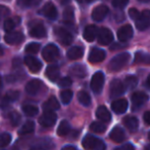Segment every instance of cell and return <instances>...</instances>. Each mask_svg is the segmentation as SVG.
I'll use <instances>...</instances> for the list:
<instances>
[{"label":"cell","mask_w":150,"mask_h":150,"mask_svg":"<svg viewBox=\"0 0 150 150\" xmlns=\"http://www.w3.org/2000/svg\"><path fill=\"white\" fill-rule=\"evenodd\" d=\"M129 59H131V56L127 52H122V54H117L116 57L112 59L110 61L108 65V68L110 71L112 72H115V71H119L122 68H125V66H127V63H129Z\"/></svg>","instance_id":"6da1fadb"},{"label":"cell","mask_w":150,"mask_h":150,"mask_svg":"<svg viewBox=\"0 0 150 150\" xmlns=\"http://www.w3.org/2000/svg\"><path fill=\"white\" fill-rule=\"evenodd\" d=\"M83 148L88 150H103L105 149V144L102 140L98 139L95 136L86 135L82 141Z\"/></svg>","instance_id":"7a4b0ae2"},{"label":"cell","mask_w":150,"mask_h":150,"mask_svg":"<svg viewBox=\"0 0 150 150\" xmlns=\"http://www.w3.org/2000/svg\"><path fill=\"white\" fill-rule=\"evenodd\" d=\"M42 57L46 62H54L60 57V50L54 44H48L42 50Z\"/></svg>","instance_id":"3957f363"},{"label":"cell","mask_w":150,"mask_h":150,"mask_svg":"<svg viewBox=\"0 0 150 150\" xmlns=\"http://www.w3.org/2000/svg\"><path fill=\"white\" fill-rule=\"evenodd\" d=\"M136 21V27L138 30H146L147 28L150 27V11L145 9L139 15V17L135 20Z\"/></svg>","instance_id":"277c9868"},{"label":"cell","mask_w":150,"mask_h":150,"mask_svg":"<svg viewBox=\"0 0 150 150\" xmlns=\"http://www.w3.org/2000/svg\"><path fill=\"white\" fill-rule=\"evenodd\" d=\"M104 81H105V77L102 72L95 73L92 78V81H91V88H92L93 92L96 93V94H100L103 90Z\"/></svg>","instance_id":"5b68a950"},{"label":"cell","mask_w":150,"mask_h":150,"mask_svg":"<svg viewBox=\"0 0 150 150\" xmlns=\"http://www.w3.org/2000/svg\"><path fill=\"white\" fill-rule=\"evenodd\" d=\"M57 121V115L52 110H45L44 113L39 117V123L43 127H50Z\"/></svg>","instance_id":"8992f818"},{"label":"cell","mask_w":150,"mask_h":150,"mask_svg":"<svg viewBox=\"0 0 150 150\" xmlns=\"http://www.w3.org/2000/svg\"><path fill=\"white\" fill-rule=\"evenodd\" d=\"M56 34L58 39L61 41V43L64 45H69L70 43H72L73 41V36L69 31H67L64 28H57L56 29Z\"/></svg>","instance_id":"52a82bcc"},{"label":"cell","mask_w":150,"mask_h":150,"mask_svg":"<svg viewBox=\"0 0 150 150\" xmlns=\"http://www.w3.org/2000/svg\"><path fill=\"white\" fill-rule=\"evenodd\" d=\"M113 40V34L107 28H102L98 31V41L102 45H107Z\"/></svg>","instance_id":"ba28073f"},{"label":"cell","mask_w":150,"mask_h":150,"mask_svg":"<svg viewBox=\"0 0 150 150\" xmlns=\"http://www.w3.org/2000/svg\"><path fill=\"white\" fill-rule=\"evenodd\" d=\"M125 92V84L119 79H114L110 83V97L111 98H116L120 96Z\"/></svg>","instance_id":"9c48e42d"},{"label":"cell","mask_w":150,"mask_h":150,"mask_svg":"<svg viewBox=\"0 0 150 150\" xmlns=\"http://www.w3.org/2000/svg\"><path fill=\"white\" fill-rule=\"evenodd\" d=\"M134 35L133 27L131 25H125L123 27H121L117 32V37L121 42H125L127 40H129Z\"/></svg>","instance_id":"30bf717a"},{"label":"cell","mask_w":150,"mask_h":150,"mask_svg":"<svg viewBox=\"0 0 150 150\" xmlns=\"http://www.w3.org/2000/svg\"><path fill=\"white\" fill-rule=\"evenodd\" d=\"M20 97V93L18 91H9L6 95L0 99V107H6L7 105H9L11 103L15 102L16 100H18V98Z\"/></svg>","instance_id":"8fae6325"},{"label":"cell","mask_w":150,"mask_h":150,"mask_svg":"<svg viewBox=\"0 0 150 150\" xmlns=\"http://www.w3.org/2000/svg\"><path fill=\"white\" fill-rule=\"evenodd\" d=\"M105 57H106V54H105L104 50L95 47L91 50L90 54H88V61L91 63H93V64H97V63L104 61Z\"/></svg>","instance_id":"7c38bea8"},{"label":"cell","mask_w":150,"mask_h":150,"mask_svg":"<svg viewBox=\"0 0 150 150\" xmlns=\"http://www.w3.org/2000/svg\"><path fill=\"white\" fill-rule=\"evenodd\" d=\"M6 43L11 44V45H15V44H19L21 43L24 40V35L22 32H13L11 31L7 35H5L4 37Z\"/></svg>","instance_id":"4fadbf2b"},{"label":"cell","mask_w":150,"mask_h":150,"mask_svg":"<svg viewBox=\"0 0 150 150\" xmlns=\"http://www.w3.org/2000/svg\"><path fill=\"white\" fill-rule=\"evenodd\" d=\"M148 101V96L145 93L142 92H137L134 93L132 95V102H133L134 108H138V107H141L142 105H144Z\"/></svg>","instance_id":"5bb4252c"},{"label":"cell","mask_w":150,"mask_h":150,"mask_svg":"<svg viewBox=\"0 0 150 150\" xmlns=\"http://www.w3.org/2000/svg\"><path fill=\"white\" fill-rule=\"evenodd\" d=\"M25 64L28 66L29 70L34 73L39 72L42 67V64L39 60H37V59L34 58V57H30V56L25 58Z\"/></svg>","instance_id":"9a60e30c"},{"label":"cell","mask_w":150,"mask_h":150,"mask_svg":"<svg viewBox=\"0 0 150 150\" xmlns=\"http://www.w3.org/2000/svg\"><path fill=\"white\" fill-rule=\"evenodd\" d=\"M109 8L106 5H100V6H97L96 8L93 11L92 18L97 22H100L102 20H104V18L108 15Z\"/></svg>","instance_id":"2e32d148"},{"label":"cell","mask_w":150,"mask_h":150,"mask_svg":"<svg viewBox=\"0 0 150 150\" xmlns=\"http://www.w3.org/2000/svg\"><path fill=\"white\" fill-rule=\"evenodd\" d=\"M111 108L117 114H122L127 109V101L125 99H118L116 101H113Z\"/></svg>","instance_id":"e0dca14e"},{"label":"cell","mask_w":150,"mask_h":150,"mask_svg":"<svg viewBox=\"0 0 150 150\" xmlns=\"http://www.w3.org/2000/svg\"><path fill=\"white\" fill-rule=\"evenodd\" d=\"M41 86H42V82L40 81L39 79L31 80V81L28 82L27 86H26V88H25L26 93L31 95V96H34V95H36L40 91Z\"/></svg>","instance_id":"ac0fdd59"},{"label":"cell","mask_w":150,"mask_h":150,"mask_svg":"<svg viewBox=\"0 0 150 150\" xmlns=\"http://www.w3.org/2000/svg\"><path fill=\"white\" fill-rule=\"evenodd\" d=\"M42 13L47 19L50 20H54L58 17V11H57L56 6L50 2H47L43 5V7H42Z\"/></svg>","instance_id":"d6986e66"},{"label":"cell","mask_w":150,"mask_h":150,"mask_svg":"<svg viewBox=\"0 0 150 150\" xmlns=\"http://www.w3.org/2000/svg\"><path fill=\"white\" fill-rule=\"evenodd\" d=\"M70 74L77 78H83L86 76V68L81 64H75L70 68Z\"/></svg>","instance_id":"ffe728a7"},{"label":"cell","mask_w":150,"mask_h":150,"mask_svg":"<svg viewBox=\"0 0 150 150\" xmlns=\"http://www.w3.org/2000/svg\"><path fill=\"white\" fill-rule=\"evenodd\" d=\"M30 35L35 38H42L45 37L46 30L42 24H36L30 29Z\"/></svg>","instance_id":"44dd1931"},{"label":"cell","mask_w":150,"mask_h":150,"mask_svg":"<svg viewBox=\"0 0 150 150\" xmlns=\"http://www.w3.org/2000/svg\"><path fill=\"white\" fill-rule=\"evenodd\" d=\"M45 74L47 78L52 81H57L60 76V68L57 65H50L46 68Z\"/></svg>","instance_id":"7402d4cb"},{"label":"cell","mask_w":150,"mask_h":150,"mask_svg":"<svg viewBox=\"0 0 150 150\" xmlns=\"http://www.w3.org/2000/svg\"><path fill=\"white\" fill-rule=\"evenodd\" d=\"M125 132L121 127H116L111 131L110 133V139L112 141L116 142V143H121V142L125 140Z\"/></svg>","instance_id":"603a6c76"},{"label":"cell","mask_w":150,"mask_h":150,"mask_svg":"<svg viewBox=\"0 0 150 150\" xmlns=\"http://www.w3.org/2000/svg\"><path fill=\"white\" fill-rule=\"evenodd\" d=\"M98 31L99 30L97 29V27L95 25H90L86 28L83 33V37L86 41H93L95 38L98 36Z\"/></svg>","instance_id":"cb8c5ba5"},{"label":"cell","mask_w":150,"mask_h":150,"mask_svg":"<svg viewBox=\"0 0 150 150\" xmlns=\"http://www.w3.org/2000/svg\"><path fill=\"white\" fill-rule=\"evenodd\" d=\"M123 123L127 129L131 132H136L139 127V121L135 116H127L123 119Z\"/></svg>","instance_id":"d4e9b609"},{"label":"cell","mask_w":150,"mask_h":150,"mask_svg":"<svg viewBox=\"0 0 150 150\" xmlns=\"http://www.w3.org/2000/svg\"><path fill=\"white\" fill-rule=\"evenodd\" d=\"M96 115L101 121H103V122L110 121V119H111L110 112H109L108 109H107L105 106L98 107V109H97V111H96Z\"/></svg>","instance_id":"484cf974"},{"label":"cell","mask_w":150,"mask_h":150,"mask_svg":"<svg viewBox=\"0 0 150 150\" xmlns=\"http://www.w3.org/2000/svg\"><path fill=\"white\" fill-rule=\"evenodd\" d=\"M83 54V50L79 46H74V47H71L68 52V58L71 60H77L80 59Z\"/></svg>","instance_id":"4316f807"},{"label":"cell","mask_w":150,"mask_h":150,"mask_svg":"<svg viewBox=\"0 0 150 150\" xmlns=\"http://www.w3.org/2000/svg\"><path fill=\"white\" fill-rule=\"evenodd\" d=\"M57 133L60 137H65L70 133V125L68 121L63 120L61 121V123L59 125V127L57 129Z\"/></svg>","instance_id":"83f0119b"},{"label":"cell","mask_w":150,"mask_h":150,"mask_svg":"<svg viewBox=\"0 0 150 150\" xmlns=\"http://www.w3.org/2000/svg\"><path fill=\"white\" fill-rule=\"evenodd\" d=\"M44 109L45 110H58L60 109V104H59V101L57 100L56 97H50L46 103L44 104Z\"/></svg>","instance_id":"f1b7e54d"},{"label":"cell","mask_w":150,"mask_h":150,"mask_svg":"<svg viewBox=\"0 0 150 150\" xmlns=\"http://www.w3.org/2000/svg\"><path fill=\"white\" fill-rule=\"evenodd\" d=\"M135 63H137V64L150 65V54L138 52L135 56Z\"/></svg>","instance_id":"f546056e"},{"label":"cell","mask_w":150,"mask_h":150,"mask_svg":"<svg viewBox=\"0 0 150 150\" xmlns=\"http://www.w3.org/2000/svg\"><path fill=\"white\" fill-rule=\"evenodd\" d=\"M20 23V18H13V19H6L4 22V30L6 32H11L15 29L17 24Z\"/></svg>","instance_id":"4dcf8cb0"},{"label":"cell","mask_w":150,"mask_h":150,"mask_svg":"<svg viewBox=\"0 0 150 150\" xmlns=\"http://www.w3.org/2000/svg\"><path fill=\"white\" fill-rule=\"evenodd\" d=\"M78 101H79V103L81 105H83V106H90L91 105V96L88 94L86 92H83V91H81V92L78 93Z\"/></svg>","instance_id":"1f68e13d"},{"label":"cell","mask_w":150,"mask_h":150,"mask_svg":"<svg viewBox=\"0 0 150 150\" xmlns=\"http://www.w3.org/2000/svg\"><path fill=\"white\" fill-rule=\"evenodd\" d=\"M90 129L95 133H104L106 131V125L101 121H94L91 125Z\"/></svg>","instance_id":"d6a6232c"},{"label":"cell","mask_w":150,"mask_h":150,"mask_svg":"<svg viewBox=\"0 0 150 150\" xmlns=\"http://www.w3.org/2000/svg\"><path fill=\"white\" fill-rule=\"evenodd\" d=\"M125 86L127 88V90H133L137 86L138 84V79L135 77V76H127L125 80Z\"/></svg>","instance_id":"836d02e7"},{"label":"cell","mask_w":150,"mask_h":150,"mask_svg":"<svg viewBox=\"0 0 150 150\" xmlns=\"http://www.w3.org/2000/svg\"><path fill=\"white\" fill-rule=\"evenodd\" d=\"M34 129H35V125H34L33 121L29 120V121H26L25 125L22 127L21 131H20V133H21V135H25V134H30L32 133V132L34 131Z\"/></svg>","instance_id":"e575fe53"},{"label":"cell","mask_w":150,"mask_h":150,"mask_svg":"<svg viewBox=\"0 0 150 150\" xmlns=\"http://www.w3.org/2000/svg\"><path fill=\"white\" fill-rule=\"evenodd\" d=\"M23 111L27 116H34L38 113V108L34 105H25L23 107Z\"/></svg>","instance_id":"d590c367"},{"label":"cell","mask_w":150,"mask_h":150,"mask_svg":"<svg viewBox=\"0 0 150 150\" xmlns=\"http://www.w3.org/2000/svg\"><path fill=\"white\" fill-rule=\"evenodd\" d=\"M11 141V136L8 133L0 134V148L6 147Z\"/></svg>","instance_id":"8d00e7d4"},{"label":"cell","mask_w":150,"mask_h":150,"mask_svg":"<svg viewBox=\"0 0 150 150\" xmlns=\"http://www.w3.org/2000/svg\"><path fill=\"white\" fill-rule=\"evenodd\" d=\"M73 97V93L70 90H66L61 92V100L64 104H69Z\"/></svg>","instance_id":"74e56055"},{"label":"cell","mask_w":150,"mask_h":150,"mask_svg":"<svg viewBox=\"0 0 150 150\" xmlns=\"http://www.w3.org/2000/svg\"><path fill=\"white\" fill-rule=\"evenodd\" d=\"M40 0H18V4L22 7H31L37 5Z\"/></svg>","instance_id":"f35d334b"},{"label":"cell","mask_w":150,"mask_h":150,"mask_svg":"<svg viewBox=\"0 0 150 150\" xmlns=\"http://www.w3.org/2000/svg\"><path fill=\"white\" fill-rule=\"evenodd\" d=\"M40 50L39 43H36V42H31L26 46V52L28 54H37Z\"/></svg>","instance_id":"ab89813d"},{"label":"cell","mask_w":150,"mask_h":150,"mask_svg":"<svg viewBox=\"0 0 150 150\" xmlns=\"http://www.w3.org/2000/svg\"><path fill=\"white\" fill-rule=\"evenodd\" d=\"M9 120H11V125H13V127H17L20 123V121H21V115L18 112H16V111H13V112H11V114H9Z\"/></svg>","instance_id":"60d3db41"},{"label":"cell","mask_w":150,"mask_h":150,"mask_svg":"<svg viewBox=\"0 0 150 150\" xmlns=\"http://www.w3.org/2000/svg\"><path fill=\"white\" fill-rule=\"evenodd\" d=\"M63 17H64L65 21H72L73 18H74V11H73V7L69 6L67 7L64 11V13H63Z\"/></svg>","instance_id":"b9f144b4"},{"label":"cell","mask_w":150,"mask_h":150,"mask_svg":"<svg viewBox=\"0 0 150 150\" xmlns=\"http://www.w3.org/2000/svg\"><path fill=\"white\" fill-rule=\"evenodd\" d=\"M72 84V80L70 79L69 77H64L62 78V79L60 80V82H59V86L62 88H69V86Z\"/></svg>","instance_id":"7bdbcfd3"},{"label":"cell","mask_w":150,"mask_h":150,"mask_svg":"<svg viewBox=\"0 0 150 150\" xmlns=\"http://www.w3.org/2000/svg\"><path fill=\"white\" fill-rule=\"evenodd\" d=\"M127 2H129V0H113L112 4L116 8H122L127 4Z\"/></svg>","instance_id":"ee69618b"},{"label":"cell","mask_w":150,"mask_h":150,"mask_svg":"<svg viewBox=\"0 0 150 150\" xmlns=\"http://www.w3.org/2000/svg\"><path fill=\"white\" fill-rule=\"evenodd\" d=\"M9 13H11V11H9L8 7L4 6V5H0V20L7 17L9 15Z\"/></svg>","instance_id":"f6af8a7d"},{"label":"cell","mask_w":150,"mask_h":150,"mask_svg":"<svg viewBox=\"0 0 150 150\" xmlns=\"http://www.w3.org/2000/svg\"><path fill=\"white\" fill-rule=\"evenodd\" d=\"M139 15H140V13L137 11L136 8H131L129 11V16L131 17V19H134V20H136L138 17H139Z\"/></svg>","instance_id":"bcb514c9"},{"label":"cell","mask_w":150,"mask_h":150,"mask_svg":"<svg viewBox=\"0 0 150 150\" xmlns=\"http://www.w3.org/2000/svg\"><path fill=\"white\" fill-rule=\"evenodd\" d=\"M144 120L147 125H150V111H147V112L144 114Z\"/></svg>","instance_id":"7dc6e473"},{"label":"cell","mask_w":150,"mask_h":150,"mask_svg":"<svg viewBox=\"0 0 150 150\" xmlns=\"http://www.w3.org/2000/svg\"><path fill=\"white\" fill-rule=\"evenodd\" d=\"M118 149H134V147L131 144H127V145H123V146H121V147H119Z\"/></svg>","instance_id":"c3c4849f"},{"label":"cell","mask_w":150,"mask_h":150,"mask_svg":"<svg viewBox=\"0 0 150 150\" xmlns=\"http://www.w3.org/2000/svg\"><path fill=\"white\" fill-rule=\"evenodd\" d=\"M120 47H125V45H118V44H113L112 46L110 47L111 50H118Z\"/></svg>","instance_id":"681fc988"},{"label":"cell","mask_w":150,"mask_h":150,"mask_svg":"<svg viewBox=\"0 0 150 150\" xmlns=\"http://www.w3.org/2000/svg\"><path fill=\"white\" fill-rule=\"evenodd\" d=\"M77 1L80 3H90L92 0H77Z\"/></svg>","instance_id":"f907efd6"},{"label":"cell","mask_w":150,"mask_h":150,"mask_svg":"<svg viewBox=\"0 0 150 150\" xmlns=\"http://www.w3.org/2000/svg\"><path fill=\"white\" fill-rule=\"evenodd\" d=\"M146 86H147L148 88H150V75L148 76L147 80H146Z\"/></svg>","instance_id":"816d5d0a"},{"label":"cell","mask_w":150,"mask_h":150,"mask_svg":"<svg viewBox=\"0 0 150 150\" xmlns=\"http://www.w3.org/2000/svg\"><path fill=\"white\" fill-rule=\"evenodd\" d=\"M64 149H73V150H75L76 148H75L74 146H66V147H64Z\"/></svg>","instance_id":"f5cc1de1"},{"label":"cell","mask_w":150,"mask_h":150,"mask_svg":"<svg viewBox=\"0 0 150 150\" xmlns=\"http://www.w3.org/2000/svg\"><path fill=\"white\" fill-rule=\"evenodd\" d=\"M2 54H3V47L0 46V56H2Z\"/></svg>","instance_id":"db71d44e"},{"label":"cell","mask_w":150,"mask_h":150,"mask_svg":"<svg viewBox=\"0 0 150 150\" xmlns=\"http://www.w3.org/2000/svg\"><path fill=\"white\" fill-rule=\"evenodd\" d=\"M139 2H142V3H146V2H148L149 0H138Z\"/></svg>","instance_id":"11a10c76"},{"label":"cell","mask_w":150,"mask_h":150,"mask_svg":"<svg viewBox=\"0 0 150 150\" xmlns=\"http://www.w3.org/2000/svg\"><path fill=\"white\" fill-rule=\"evenodd\" d=\"M2 88V80H1V77H0V90Z\"/></svg>","instance_id":"9f6ffc18"},{"label":"cell","mask_w":150,"mask_h":150,"mask_svg":"<svg viewBox=\"0 0 150 150\" xmlns=\"http://www.w3.org/2000/svg\"><path fill=\"white\" fill-rule=\"evenodd\" d=\"M148 137H149V140H150V132H149V136H148Z\"/></svg>","instance_id":"6f0895ef"}]
</instances>
